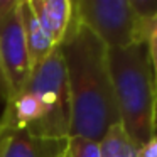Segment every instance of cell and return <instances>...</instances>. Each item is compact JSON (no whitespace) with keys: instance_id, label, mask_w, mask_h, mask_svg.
I'll list each match as a JSON object with an SVG mask.
<instances>
[{"instance_id":"cell-1","label":"cell","mask_w":157,"mask_h":157,"mask_svg":"<svg viewBox=\"0 0 157 157\" xmlns=\"http://www.w3.org/2000/svg\"><path fill=\"white\" fill-rule=\"evenodd\" d=\"M69 96V137L96 142L120 123L115 91L108 68V48L79 24L59 46Z\"/></svg>"},{"instance_id":"cell-2","label":"cell","mask_w":157,"mask_h":157,"mask_svg":"<svg viewBox=\"0 0 157 157\" xmlns=\"http://www.w3.org/2000/svg\"><path fill=\"white\" fill-rule=\"evenodd\" d=\"M0 125L48 139L69 137V96L59 48L32 69L27 81L4 103Z\"/></svg>"},{"instance_id":"cell-3","label":"cell","mask_w":157,"mask_h":157,"mask_svg":"<svg viewBox=\"0 0 157 157\" xmlns=\"http://www.w3.org/2000/svg\"><path fill=\"white\" fill-rule=\"evenodd\" d=\"M120 125L137 145L157 135V91L145 44L108 49Z\"/></svg>"},{"instance_id":"cell-4","label":"cell","mask_w":157,"mask_h":157,"mask_svg":"<svg viewBox=\"0 0 157 157\" xmlns=\"http://www.w3.org/2000/svg\"><path fill=\"white\" fill-rule=\"evenodd\" d=\"M78 22L108 49L145 44V32L128 0H75Z\"/></svg>"},{"instance_id":"cell-5","label":"cell","mask_w":157,"mask_h":157,"mask_svg":"<svg viewBox=\"0 0 157 157\" xmlns=\"http://www.w3.org/2000/svg\"><path fill=\"white\" fill-rule=\"evenodd\" d=\"M0 61L4 66L10 96H14L31 75L27 46L19 15V2L14 9L0 15Z\"/></svg>"},{"instance_id":"cell-6","label":"cell","mask_w":157,"mask_h":157,"mask_svg":"<svg viewBox=\"0 0 157 157\" xmlns=\"http://www.w3.org/2000/svg\"><path fill=\"white\" fill-rule=\"evenodd\" d=\"M29 5L54 48L64 44L79 25L75 0H29Z\"/></svg>"},{"instance_id":"cell-7","label":"cell","mask_w":157,"mask_h":157,"mask_svg":"<svg viewBox=\"0 0 157 157\" xmlns=\"http://www.w3.org/2000/svg\"><path fill=\"white\" fill-rule=\"evenodd\" d=\"M68 139H48L0 125V157H64Z\"/></svg>"},{"instance_id":"cell-8","label":"cell","mask_w":157,"mask_h":157,"mask_svg":"<svg viewBox=\"0 0 157 157\" xmlns=\"http://www.w3.org/2000/svg\"><path fill=\"white\" fill-rule=\"evenodd\" d=\"M19 15H21L22 31H24V39H25V46H27L29 63H31V71H32L41 63H44L56 48L51 44L48 36L41 29L31 5H29V0H19Z\"/></svg>"},{"instance_id":"cell-9","label":"cell","mask_w":157,"mask_h":157,"mask_svg":"<svg viewBox=\"0 0 157 157\" xmlns=\"http://www.w3.org/2000/svg\"><path fill=\"white\" fill-rule=\"evenodd\" d=\"M100 149L101 157H139L140 145L128 139L123 127L118 123L112 127L100 140Z\"/></svg>"},{"instance_id":"cell-10","label":"cell","mask_w":157,"mask_h":157,"mask_svg":"<svg viewBox=\"0 0 157 157\" xmlns=\"http://www.w3.org/2000/svg\"><path fill=\"white\" fill-rule=\"evenodd\" d=\"M66 157H101L100 142L86 137H68Z\"/></svg>"},{"instance_id":"cell-11","label":"cell","mask_w":157,"mask_h":157,"mask_svg":"<svg viewBox=\"0 0 157 157\" xmlns=\"http://www.w3.org/2000/svg\"><path fill=\"white\" fill-rule=\"evenodd\" d=\"M145 46H147V54H149L150 68H152V75H154V85H155V91H157V17L152 22Z\"/></svg>"},{"instance_id":"cell-12","label":"cell","mask_w":157,"mask_h":157,"mask_svg":"<svg viewBox=\"0 0 157 157\" xmlns=\"http://www.w3.org/2000/svg\"><path fill=\"white\" fill-rule=\"evenodd\" d=\"M139 157H157V135L152 137L147 144L140 145Z\"/></svg>"},{"instance_id":"cell-13","label":"cell","mask_w":157,"mask_h":157,"mask_svg":"<svg viewBox=\"0 0 157 157\" xmlns=\"http://www.w3.org/2000/svg\"><path fill=\"white\" fill-rule=\"evenodd\" d=\"M9 96H10V91H9V83H7V78H5L2 61H0V101L5 103L9 100Z\"/></svg>"},{"instance_id":"cell-14","label":"cell","mask_w":157,"mask_h":157,"mask_svg":"<svg viewBox=\"0 0 157 157\" xmlns=\"http://www.w3.org/2000/svg\"><path fill=\"white\" fill-rule=\"evenodd\" d=\"M19 0H0V15H4L5 12H9L10 9H14L17 5Z\"/></svg>"},{"instance_id":"cell-15","label":"cell","mask_w":157,"mask_h":157,"mask_svg":"<svg viewBox=\"0 0 157 157\" xmlns=\"http://www.w3.org/2000/svg\"><path fill=\"white\" fill-rule=\"evenodd\" d=\"M64 157H66V155H64Z\"/></svg>"}]
</instances>
